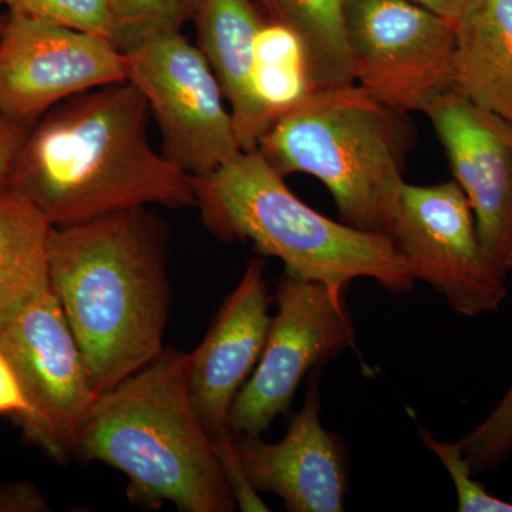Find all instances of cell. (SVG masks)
<instances>
[{"label": "cell", "mask_w": 512, "mask_h": 512, "mask_svg": "<svg viewBox=\"0 0 512 512\" xmlns=\"http://www.w3.org/2000/svg\"><path fill=\"white\" fill-rule=\"evenodd\" d=\"M28 409L25 394L6 356L0 352V416H10L13 419Z\"/></svg>", "instance_id": "cb8c5ba5"}, {"label": "cell", "mask_w": 512, "mask_h": 512, "mask_svg": "<svg viewBox=\"0 0 512 512\" xmlns=\"http://www.w3.org/2000/svg\"><path fill=\"white\" fill-rule=\"evenodd\" d=\"M150 116L128 80L70 97L29 128L5 184L53 227L150 205L197 207L191 175L151 144Z\"/></svg>", "instance_id": "6da1fadb"}, {"label": "cell", "mask_w": 512, "mask_h": 512, "mask_svg": "<svg viewBox=\"0 0 512 512\" xmlns=\"http://www.w3.org/2000/svg\"><path fill=\"white\" fill-rule=\"evenodd\" d=\"M474 477L495 470L512 454V384L493 412L456 441Z\"/></svg>", "instance_id": "44dd1931"}, {"label": "cell", "mask_w": 512, "mask_h": 512, "mask_svg": "<svg viewBox=\"0 0 512 512\" xmlns=\"http://www.w3.org/2000/svg\"><path fill=\"white\" fill-rule=\"evenodd\" d=\"M256 89L272 123L315 92L301 43L288 29L268 20L256 39Z\"/></svg>", "instance_id": "d6986e66"}, {"label": "cell", "mask_w": 512, "mask_h": 512, "mask_svg": "<svg viewBox=\"0 0 512 512\" xmlns=\"http://www.w3.org/2000/svg\"><path fill=\"white\" fill-rule=\"evenodd\" d=\"M410 2L417 3L457 25L474 0H410Z\"/></svg>", "instance_id": "484cf974"}, {"label": "cell", "mask_w": 512, "mask_h": 512, "mask_svg": "<svg viewBox=\"0 0 512 512\" xmlns=\"http://www.w3.org/2000/svg\"><path fill=\"white\" fill-rule=\"evenodd\" d=\"M9 15L55 23L111 40L110 0H5Z\"/></svg>", "instance_id": "7402d4cb"}, {"label": "cell", "mask_w": 512, "mask_h": 512, "mask_svg": "<svg viewBox=\"0 0 512 512\" xmlns=\"http://www.w3.org/2000/svg\"><path fill=\"white\" fill-rule=\"evenodd\" d=\"M390 238L414 281L431 286L460 315L495 312L504 302L505 279L485 259L473 208L456 181L404 183Z\"/></svg>", "instance_id": "30bf717a"}, {"label": "cell", "mask_w": 512, "mask_h": 512, "mask_svg": "<svg viewBox=\"0 0 512 512\" xmlns=\"http://www.w3.org/2000/svg\"><path fill=\"white\" fill-rule=\"evenodd\" d=\"M357 86L384 106L413 113L453 89L456 25L410 0H346Z\"/></svg>", "instance_id": "ba28073f"}, {"label": "cell", "mask_w": 512, "mask_h": 512, "mask_svg": "<svg viewBox=\"0 0 512 512\" xmlns=\"http://www.w3.org/2000/svg\"><path fill=\"white\" fill-rule=\"evenodd\" d=\"M5 5V0H0V6Z\"/></svg>", "instance_id": "83f0119b"}, {"label": "cell", "mask_w": 512, "mask_h": 512, "mask_svg": "<svg viewBox=\"0 0 512 512\" xmlns=\"http://www.w3.org/2000/svg\"><path fill=\"white\" fill-rule=\"evenodd\" d=\"M466 194L481 248L495 274L512 271V123L454 89L424 107Z\"/></svg>", "instance_id": "7c38bea8"}, {"label": "cell", "mask_w": 512, "mask_h": 512, "mask_svg": "<svg viewBox=\"0 0 512 512\" xmlns=\"http://www.w3.org/2000/svg\"><path fill=\"white\" fill-rule=\"evenodd\" d=\"M264 19L301 43L313 89L355 84L346 33V0H254Z\"/></svg>", "instance_id": "ac0fdd59"}, {"label": "cell", "mask_w": 512, "mask_h": 512, "mask_svg": "<svg viewBox=\"0 0 512 512\" xmlns=\"http://www.w3.org/2000/svg\"><path fill=\"white\" fill-rule=\"evenodd\" d=\"M420 437L453 480L457 493V510L460 512H512V503L494 497L474 480L466 460L456 443L437 440L429 431L420 429Z\"/></svg>", "instance_id": "603a6c76"}, {"label": "cell", "mask_w": 512, "mask_h": 512, "mask_svg": "<svg viewBox=\"0 0 512 512\" xmlns=\"http://www.w3.org/2000/svg\"><path fill=\"white\" fill-rule=\"evenodd\" d=\"M29 128L0 113V183H5Z\"/></svg>", "instance_id": "d4e9b609"}, {"label": "cell", "mask_w": 512, "mask_h": 512, "mask_svg": "<svg viewBox=\"0 0 512 512\" xmlns=\"http://www.w3.org/2000/svg\"><path fill=\"white\" fill-rule=\"evenodd\" d=\"M453 89L512 123V0H474L457 23Z\"/></svg>", "instance_id": "2e32d148"}, {"label": "cell", "mask_w": 512, "mask_h": 512, "mask_svg": "<svg viewBox=\"0 0 512 512\" xmlns=\"http://www.w3.org/2000/svg\"><path fill=\"white\" fill-rule=\"evenodd\" d=\"M167 237L164 221L148 207L53 227L50 286L99 394L164 350Z\"/></svg>", "instance_id": "7a4b0ae2"}, {"label": "cell", "mask_w": 512, "mask_h": 512, "mask_svg": "<svg viewBox=\"0 0 512 512\" xmlns=\"http://www.w3.org/2000/svg\"><path fill=\"white\" fill-rule=\"evenodd\" d=\"M320 369L309 377L302 409L292 417L284 439L231 436L242 473L256 493L274 494L289 512H342L349 493L348 450L320 419Z\"/></svg>", "instance_id": "4fadbf2b"}, {"label": "cell", "mask_w": 512, "mask_h": 512, "mask_svg": "<svg viewBox=\"0 0 512 512\" xmlns=\"http://www.w3.org/2000/svg\"><path fill=\"white\" fill-rule=\"evenodd\" d=\"M264 352L229 412L231 436H262L291 410L309 372L355 345L345 293L288 274L279 281Z\"/></svg>", "instance_id": "8992f818"}, {"label": "cell", "mask_w": 512, "mask_h": 512, "mask_svg": "<svg viewBox=\"0 0 512 512\" xmlns=\"http://www.w3.org/2000/svg\"><path fill=\"white\" fill-rule=\"evenodd\" d=\"M111 42L126 52L147 37L181 30L194 20L202 0H110Z\"/></svg>", "instance_id": "ffe728a7"}, {"label": "cell", "mask_w": 512, "mask_h": 512, "mask_svg": "<svg viewBox=\"0 0 512 512\" xmlns=\"http://www.w3.org/2000/svg\"><path fill=\"white\" fill-rule=\"evenodd\" d=\"M414 138L409 114L355 83L309 93L266 128L256 148L284 178H318L340 221L390 238Z\"/></svg>", "instance_id": "5b68a950"}, {"label": "cell", "mask_w": 512, "mask_h": 512, "mask_svg": "<svg viewBox=\"0 0 512 512\" xmlns=\"http://www.w3.org/2000/svg\"><path fill=\"white\" fill-rule=\"evenodd\" d=\"M74 457L128 478L137 507L171 503L183 512L237 508L218 446L195 410L188 353L164 349L146 367L100 393L76 440Z\"/></svg>", "instance_id": "3957f363"}, {"label": "cell", "mask_w": 512, "mask_h": 512, "mask_svg": "<svg viewBox=\"0 0 512 512\" xmlns=\"http://www.w3.org/2000/svg\"><path fill=\"white\" fill-rule=\"evenodd\" d=\"M127 80L126 53L109 39L9 15L0 32V113L30 128L57 104Z\"/></svg>", "instance_id": "8fae6325"}, {"label": "cell", "mask_w": 512, "mask_h": 512, "mask_svg": "<svg viewBox=\"0 0 512 512\" xmlns=\"http://www.w3.org/2000/svg\"><path fill=\"white\" fill-rule=\"evenodd\" d=\"M202 224L222 242H251L285 274L346 293L372 279L394 295L416 285L392 239L329 220L299 200L258 148L242 150L211 173L191 177Z\"/></svg>", "instance_id": "277c9868"}, {"label": "cell", "mask_w": 512, "mask_h": 512, "mask_svg": "<svg viewBox=\"0 0 512 512\" xmlns=\"http://www.w3.org/2000/svg\"><path fill=\"white\" fill-rule=\"evenodd\" d=\"M0 352L28 403L15 419L23 436L57 463H69L99 393L55 293L40 296L0 329Z\"/></svg>", "instance_id": "9c48e42d"}, {"label": "cell", "mask_w": 512, "mask_h": 512, "mask_svg": "<svg viewBox=\"0 0 512 512\" xmlns=\"http://www.w3.org/2000/svg\"><path fill=\"white\" fill-rule=\"evenodd\" d=\"M52 231L28 198L0 183V329L52 291Z\"/></svg>", "instance_id": "e0dca14e"}, {"label": "cell", "mask_w": 512, "mask_h": 512, "mask_svg": "<svg viewBox=\"0 0 512 512\" xmlns=\"http://www.w3.org/2000/svg\"><path fill=\"white\" fill-rule=\"evenodd\" d=\"M198 47L231 106L242 150H255L272 117L256 89V39L265 19L254 0H202Z\"/></svg>", "instance_id": "9a60e30c"}, {"label": "cell", "mask_w": 512, "mask_h": 512, "mask_svg": "<svg viewBox=\"0 0 512 512\" xmlns=\"http://www.w3.org/2000/svg\"><path fill=\"white\" fill-rule=\"evenodd\" d=\"M5 19H6V18H3V16H2V15H0V32H2L3 23H5Z\"/></svg>", "instance_id": "4316f807"}, {"label": "cell", "mask_w": 512, "mask_h": 512, "mask_svg": "<svg viewBox=\"0 0 512 512\" xmlns=\"http://www.w3.org/2000/svg\"><path fill=\"white\" fill-rule=\"evenodd\" d=\"M124 53L127 80L156 117L165 157L200 177L241 153L217 76L181 30L147 37Z\"/></svg>", "instance_id": "52a82bcc"}, {"label": "cell", "mask_w": 512, "mask_h": 512, "mask_svg": "<svg viewBox=\"0 0 512 512\" xmlns=\"http://www.w3.org/2000/svg\"><path fill=\"white\" fill-rule=\"evenodd\" d=\"M265 266L264 259H251L201 345L188 355L192 403L217 444L231 437L232 403L254 373L268 339L274 296L268 292Z\"/></svg>", "instance_id": "5bb4252c"}]
</instances>
